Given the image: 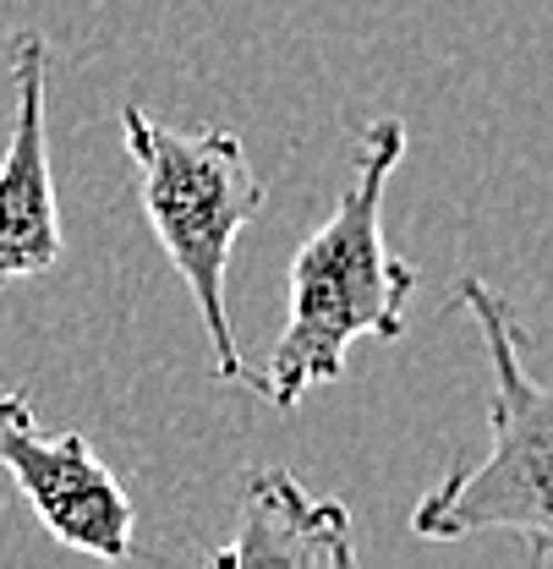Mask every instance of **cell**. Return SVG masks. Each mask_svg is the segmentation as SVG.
Here are the masks:
<instances>
[{
	"instance_id": "obj_5",
	"label": "cell",
	"mask_w": 553,
	"mask_h": 569,
	"mask_svg": "<svg viewBox=\"0 0 553 569\" xmlns=\"http://www.w3.org/2000/svg\"><path fill=\"white\" fill-rule=\"evenodd\" d=\"M45 82H50L45 39L33 28L11 33L17 116H11V142L0 153V284L39 280V274L61 269V258H67L50 132H45Z\"/></svg>"
},
{
	"instance_id": "obj_4",
	"label": "cell",
	"mask_w": 553,
	"mask_h": 569,
	"mask_svg": "<svg viewBox=\"0 0 553 569\" xmlns=\"http://www.w3.org/2000/svg\"><path fill=\"white\" fill-rule=\"evenodd\" d=\"M0 471L17 482L22 503L39 515V526L88 559L127 565L138 509L116 471L93 455L82 432H50L33 417L28 389L0 395Z\"/></svg>"
},
{
	"instance_id": "obj_3",
	"label": "cell",
	"mask_w": 553,
	"mask_h": 569,
	"mask_svg": "<svg viewBox=\"0 0 553 569\" xmlns=\"http://www.w3.org/2000/svg\"><path fill=\"white\" fill-rule=\"evenodd\" d=\"M461 307L483 329L493 367L487 395V455L455 466L412 509V531L427 542H461L483 531H510L543 565L553 559V389L521 361V329L483 280H461Z\"/></svg>"
},
{
	"instance_id": "obj_6",
	"label": "cell",
	"mask_w": 553,
	"mask_h": 569,
	"mask_svg": "<svg viewBox=\"0 0 553 569\" xmlns=\"http://www.w3.org/2000/svg\"><path fill=\"white\" fill-rule=\"evenodd\" d=\"M219 569L258 565H307V569H350V515L335 498H307V488L285 466L241 471L236 493V537L214 553Z\"/></svg>"
},
{
	"instance_id": "obj_2",
	"label": "cell",
	"mask_w": 553,
	"mask_h": 569,
	"mask_svg": "<svg viewBox=\"0 0 553 569\" xmlns=\"http://www.w3.org/2000/svg\"><path fill=\"white\" fill-rule=\"evenodd\" d=\"M121 138L138 170V203L165 247L170 269L181 274L198 318L208 329L214 372L225 383H258V372L241 361L236 323H230V252L247 219L264 209V176L247 159V142L219 127L176 132L159 127L142 104L121 110Z\"/></svg>"
},
{
	"instance_id": "obj_1",
	"label": "cell",
	"mask_w": 553,
	"mask_h": 569,
	"mask_svg": "<svg viewBox=\"0 0 553 569\" xmlns=\"http://www.w3.org/2000/svg\"><path fill=\"white\" fill-rule=\"evenodd\" d=\"M401 159H406V127L373 121L356 142V164L335 213L290 258V284H285L290 318L269 351V367L253 383L279 411H296L307 389L335 383L356 340L406 335L416 269L384 241V187Z\"/></svg>"
}]
</instances>
